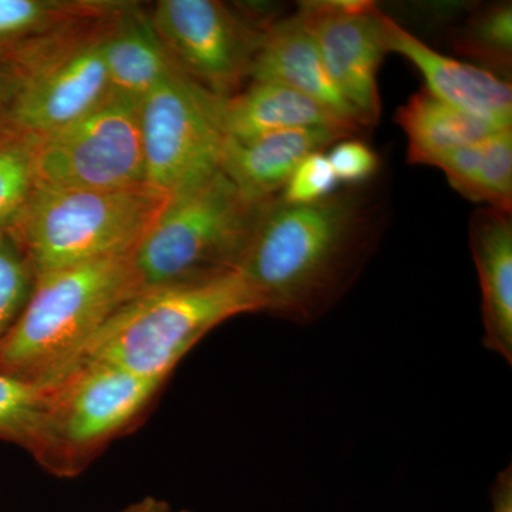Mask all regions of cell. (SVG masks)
Listing matches in <instances>:
<instances>
[{
	"mask_svg": "<svg viewBox=\"0 0 512 512\" xmlns=\"http://www.w3.org/2000/svg\"><path fill=\"white\" fill-rule=\"evenodd\" d=\"M470 244L483 296L484 345L511 363V212L478 210L471 218Z\"/></svg>",
	"mask_w": 512,
	"mask_h": 512,
	"instance_id": "17",
	"label": "cell"
},
{
	"mask_svg": "<svg viewBox=\"0 0 512 512\" xmlns=\"http://www.w3.org/2000/svg\"><path fill=\"white\" fill-rule=\"evenodd\" d=\"M121 3L96 0H0V52L12 64L69 42Z\"/></svg>",
	"mask_w": 512,
	"mask_h": 512,
	"instance_id": "16",
	"label": "cell"
},
{
	"mask_svg": "<svg viewBox=\"0 0 512 512\" xmlns=\"http://www.w3.org/2000/svg\"><path fill=\"white\" fill-rule=\"evenodd\" d=\"M37 190L119 191L146 187L140 104L110 96L82 119L25 138Z\"/></svg>",
	"mask_w": 512,
	"mask_h": 512,
	"instance_id": "7",
	"label": "cell"
},
{
	"mask_svg": "<svg viewBox=\"0 0 512 512\" xmlns=\"http://www.w3.org/2000/svg\"><path fill=\"white\" fill-rule=\"evenodd\" d=\"M163 383L107 363H74L37 386L39 419L29 454L55 476H77L140 417Z\"/></svg>",
	"mask_w": 512,
	"mask_h": 512,
	"instance_id": "6",
	"label": "cell"
},
{
	"mask_svg": "<svg viewBox=\"0 0 512 512\" xmlns=\"http://www.w3.org/2000/svg\"><path fill=\"white\" fill-rule=\"evenodd\" d=\"M249 80L282 84L362 128L355 110L330 79L315 37L299 12L279 18L266 30Z\"/></svg>",
	"mask_w": 512,
	"mask_h": 512,
	"instance_id": "14",
	"label": "cell"
},
{
	"mask_svg": "<svg viewBox=\"0 0 512 512\" xmlns=\"http://www.w3.org/2000/svg\"><path fill=\"white\" fill-rule=\"evenodd\" d=\"M40 389L0 373V441L30 451L39 419Z\"/></svg>",
	"mask_w": 512,
	"mask_h": 512,
	"instance_id": "23",
	"label": "cell"
},
{
	"mask_svg": "<svg viewBox=\"0 0 512 512\" xmlns=\"http://www.w3.org/2000/svg\"><path fill=\"white\" fill-rule=\"evenodd\" d=\"M338 178L323 151L306 157L293 171L284 190L278 195L288 204H311L335 194Z\"/></svg>",
	"mask_w": 512,
	"mask_h": 512,
	"instance_id": "25",
	"label": "cell"
},
{
	"mask_svg": "<svg viewBox=\"0 0 512 512\" xmlns=\"http://www.w3.org/2000/svg\"><path fill=\"white\" fill-rule=\"evenodd\" d=\"M101 52L111 96L138 104L178 70L158 40L150 15L127 3L107 23Z\"/></svg>",
	"mask_w": 512,
	"mask_h": 512,
	"instance_id": "18",
	"label": "cell"
},
{
	"mask_svg": "<svg viewBox=\"0 0 512 512\" xmlns=\"http://www.w3.org/2000/svg\"><path fill=\"white\" fill-rule=\"evenodd\" d=\"M350 137L336 128H299L249 141L225 140L221 171L247 200L269 201L306 157Z\"/></svg>",
	"mask_w": 512,
	"mask_h": 512,
	"instance_id": "13",
	"label": "cell"
},
{
	"mask_svg": "<svg viewBox=\"0 0 512 512\" xmlns=\"http://www.w3.org/2000/svg\"><path fill=\"white\" fill-rule=\"evenodd\" d=\"M328 160L338 181L360 184L372 178L379 170V157L366 143L345 138L330 150Z\"/></svg>",
	"mask_w": 512,
	"mask_h": 512,
	"instance_id": "26",
	"label": "cell"
},
{
	"mask_svg": "<svg viewBox=\"0 0 512 512\" xmlns=\"http://www.w3.org/2000/svg\"><path fill=\"white\" fill-rule=\"evenodd\" d=\"M35 286L28 259L9 237L0 238V340L19 318Z\"/></svg>",
	"mask_w": 512,
	"mask_h": 512,
	"instance_id": "24",
	"label": "cell"
},
{
	"mask_svg": "<svg viewBox=\"0 0 512 512\" xmlns=\"http://www.w3.org/2000/svg\"><path fill=\"white\" fill-rule=\"evenodd\" d=\"M35 191L28 141L0 136V238L9 237Z\"/></svg>",
	"mask_w": 512,
	"mask_h": 512,
	"instance_id": "22",
	"label": "cell"
},
{
	"mask_svg": "<svg viewBox=\"0 0 512 512\" xmlns=\"http://www.w3.org/2000/svg\"><path fill=\"white\" fill-rule=\"evenodd\" d=\"M251 312L259 306L239 272L140 293L103 323L70 366L107 363L165 382L212 329Z\"/></svg>",
	"mask_w": 512,
	"mask_h": 512,
	"instance_id": "3",
	"label": "cell"
},
{
	"mask_svg": "<svg viewBox=\"0 0 512 512\" xmlns=\"http://www.w3.org/2000/svg\"><path fill=\"white\" fill-rule=\"evenodd\" d=\"M298 12L360 126H375L382 111L377 74L387 53L382 10L369 0H319L301 3Z\"/></svg>",
	"mask_w": 512,
	"mask_h": 512,
	"instance_id": "11",
	"label": "cell"
},
{
	"mask_svg": "<svg viewBox=\"0 0 512 512\" xmlns=\"http://www.w3.org/2000/svg\"><path fill=\"white\" fill-rule=\"evenodd\" d=\"M16 90L15 74L10 72L8 67H0V126H5L8 117L10 104Z\"/></svg>",
	"mask_w": 512,
	"mask_h": 512,
	"instance_id": "28",
	"label": "cell"
},
{
	"mask_svg": "<svg viewBox=\"0 0 512 512\" xmlns=\"http://www.w3.org/2000/svg\"><path fill=\"white\" fill-rule=\"evenodd\" d=\"M134 296L131 252L36 276L25 308L0 340V373L33 386L52 382Z\"/></svg>",
	"mask_w": 512,
	"mask_h": 512,
	"instance_id": "2",
	"label": "cell"
},
{
	"mask_svg": "<svg viewBox=\"0 0 512 512\" xmlns=\"http://www.w3.org/2000/svg\"><path fill=\"white\" fill-rule=\"evenodd\" d=\"M266 202L247 200L222 171L168 197L131 252L137 295L238 272Z\"/></svg>",
	"mask_w": 512,
	"mask_h": 512,
	"instance_id": "4",
	"label": "cell"
},
{
	"mask_svg": "<svg viewBox=\"0 0 512 512\" xmlns=\"http://www.w3.org/2000/svg\"><path fill=\"white\" fill-rule=\"evenodd\" d=\"M220 120L225 140L232 141L255 140L299 128H336L352 136L360 130L305 94L272 82H251L222 100Z\"/></svg>",
	"mask_w": 512,
	"mask_h": 512,
	"instance_id": "15",
	"label": "cell"
},
{
	"mask_svg": "<svg viewBox=\"0 0 512 512\" xmlns=\"http://www.w3.org/2000/svg\"><path fill=\"white\" fill-rule=\"evenodd\" d=\"M117 10L66 45L13 70L16 90L2 136H46L109 99L101 39Z\"/></svg>",
	"mask_w": 512,
	"mask_h": 512,
	"instance_id": "10",
	"label": "cell"
},
{
	"mask_svg": "<svg viewBox=\"0 0 512 512\" xmlns=\"http://www.w3.org/2000/svg\"><path fill=\"white\" fill-rule=\"evenodd\" d=\"M396 123L407 137V163L431 165L457 148L493 136L500 128L456 107L448 106L427 92L413 94L397 110Z\"/></svg>",
	"mask_w": 512,
	"mask_h": 512,
	"instance_id": "19",
	"label": "cell"
},
{
	"mask_svg": "<svg viewBox=\"0 0 512 512\" xmlns=\"http://www.w3.org/2000/svg\"><path fill=\"white\" fill-rule=\"evenodd\" d=\"M370 210L353 192L311 204L266 202L239 275L259 312L308 322L348 286L370 247Z\"/></svg>",
	"mask_w": 512,
	"mask_h": 512,
	"instance_id": "1",
	"label": "cell"
},
{
	"mask_svg": "<svg viewBox=\"0 0 512 512\" xmlns=\"http://www.w3.org/2000/svg\"><path fill=\"white\" fill-rule=\"evenodd\" d=\"M168 197L147 187L119 191L37 190L9 238L36 276L128 254Z\"/></svg>",
	"mask_w": 512,
	"mask_h": 512,
	"instance_id": "5",
	"label": "cell"
},
{
	"mask_svg": "<svg viewBox=\"0 0 512 512\" xmlns=\"http://www.w3.org/2000/svg\"><path fill=\"white\" fill-rule=\"evenodd\" d=\"M433 167L446 174L448 183L470 201L487 208L512 210V131L500 130L470 146L439 158Z\"/></svg>",
	"mask_w": 512,
	"mask_h": 512,
	"instance_id": "20",
	"label": "cell"
},
{
	"mask_svg": "<svg viewBox=\"0 0 512 512\" xmlns=\"http://www.w3.org/2000/svg\"><path fill=\"white\" fill-rule=\"evenodd\" d=\"M150 20L174 66L205 92L228 99L251 79L266 30L278 19L245 15L218 0H160Z\"/></svg>",
	"mask_w": 512,
	"mask_h": 512,
	"instance_id": "9",
	"label": "cell"
},
{
	"mask_svg": "<svg viewBox=\"0 0 512 512\" xmlns=\"http://www.w3.org/2000/svg\"><path fill=\"white\" fill-rule=\"evenodd\" d=\"M461 55L485 64L488 72L510 73L512 63L511 2L485 6L471 16L456 36Z\"/></svg>",
	"mask_w": 512,
	"mask_h": 512,
	"instance_id": "21",
	"label": "cell"
},
{
	"mask_svg": "<svg viewBox=\"0 0 512 512\" xmlns=\"http://www.w3.org/2000/svg\"><path fill=\"white\" fill-rule=\"evenodd\" d=\"M120 512H170L168 505L164 501L157 500L154 497H147L144 500L137 501V503L128 505Z\"/></svg>",
	"mask_w": 512,
	"mask_h": 512,
	"instance_id": "29",
	"label": "cell"
},
{
	"mask_svg": "<svg viewBox=\"0 0 512 512\" xmlns=\"http://www.w3.org/2000/svg\"><path fill=\"white\" fill-rule=\"evenodd\" d=\"M181 512H190V511H181Z\"/></svg>",
	"mask_w": 512,
	"mask_h": 512,
	"instance_id": "30",
	"label": "cell"
},
{
	"mask_svg": "<svg viewBox=\"0 0 512 512\" xmlns=\"http://www.w3.org/2000/svg\"><path fill=\"white\" fill-rule=\"evenodd\" d=\"M222 100L180 70L141 100V147L148 190L171 197L221 171Z\"/></svg>",
	"mask_w": 512,
	"mask_h": 512,
	"instance_id": "8",
	"label": "cell"
},
{
	"mask_svg": "<svg viewBox=\"0 0 512 512\" xmlns=\"http://www.w3.org/2000/svg\"><path fill=\"white\" fill-rule=\"evenodd\" d=\"M493 512H512V476L511 468L497 478L493 488Z\"/></svg>",
	"mask_w": 512,
	"mask_h": 512,
	"instance_id": "27",
	"label": "cell"
},
{
	"mask_svg": "<svg viewBox=\"0 0 512 512\" xmlns=\"http://www.w3.org/2000/svg\"><path fill=\"white\" fill-rule=\"evenodd\" d=\"M383 25L387 53L406 57L423 76L427 92L500 130L511 128L510 83L485 67L441 55L387 15Z\"/></svg>",
	"mask_w": 512,
	"mask_h": 512,
	"instance_id": "12",
	"label": "cell"
}]
</instances>
